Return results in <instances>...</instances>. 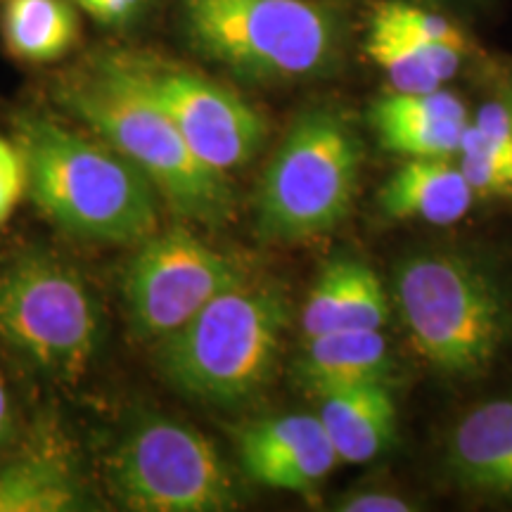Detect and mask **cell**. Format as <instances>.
<instances>
[{
    "mask_svg": "<svg viewBox=\"0 0 512 512\" xmlns=\"http://www.w3.org/2000/svg\"><path fill=\"white\" fill-rule=\"evenodd\" d=\"M503 100L508 102V107H510V114H512V79L508 81V86H505V91H503Z\"/></svg>",
    "mask_w": 512,
    "mask_h": 512,
    "instance_id": "83f0119b",
    "label": "cell"
},
{
    "mask_svg": "<svg viewBox=\"0 0 512 512\" xmlns=\"http://www.w3.org/2000/svg\"><path fill=\"white\" fill-rule=\"evenodd\" d=\"M366 50L370 60L387 74L394 91L399 93L437 91L453 79L432 53H427L411 38L384 29L380 24H370Z\"/></svg>",
    "mask_w": 512,
    "mask_h": 512,
    "instance_id": "d6986e66",
    "label": "cell"
},
{
    "mask_svg": "<svg viewBox=\"0 0 512 512\" xmlns=\"http://www.w3.org/2000/svg\"><path fill=\"white\" fill-rule=\"evenodd\" d=\"M12 432V406L8 389H5L3 380H0V446L5 444Z\"/></svg>",
    "mask_w": 512,
    "mask_h": 512,
    "instance_id": "4316f807",
    "label": "cell"
},
{
    "mask_svg": "<svg viewBox=\"0 0 512 512\" xmlns=\"http://www.w3.org/2000/svg\"><path fill=\"white\" fill-rule=\"evenodd\" d=\"M290 323L280 292L240 280L159 342L162 375L190 399L230 406L271 377Z\"/></svg>",
    "mask_w": 512,
    "mask_h": 512,
    "instance_id": "3957f363",
    "label": "cell"
},
{
    "mask_svg": "<svg viewBox=\"0 0 512 512\" xmlns=\"http://www.w3.org/2000/svg\"><path fill=\"white\" fill-rule=\"evenodd\" d=\"M389 373H392V354L380 330H349L306 337L302 358L297 363L299 380L316 396L356 384L387 382Z\"/></svg>",
    "mask_w": 512,
    "mask_h": 512,
    "instance_id": "2e32d148",
    "label": "cell"
},
{
    "mask_svg": "<svg viewBox=\"0 0 512 512\" xmlns=\"http://www.w3.org/2000/svg\"><path fill=\"white\" fill-rule=\"evenodd\" d=\"M318 418L344 463H368L396 439V401L387 382H368L328 392Z\"/></svg>",
    "mask_w": 512,
    "mask_h": 512,
    "instance_id": "5bb4252c",
    "label": "cell"
},
{
    "mask_svg": "<svg viewBox=\"0 0 512 512\" xmlns=\"http://www.w3.org/2000/svg\"><path fill=\"white\" fill-rule=\"evenodd\" d=\"M53 93L64 110L136 164L178 216L207 226L230 219L235 192L228 176L190 150L169 114L133 79L119 53L95 55L62 74Z\"/></svg>",
    "mask_w": 512,
    "mask_h": 512,
    "instance_id": "6da1fadb",
    "label": "cell"
},
{
    "mask_svg": "<svg viewBox=\"0 0 512 512\" xmlns=\"http://www.w3.org/2000/svg\"><path fill=\"white\" fill-rule=\"evenodd\" d=\"M240 463L268 489L311 494L339 463L318 415H278L256 420L238 434Z\"/></svg>",
    "mask_w": 512,
    "mask_h": 512,
    "instance_id": "8fae6325",
    "label": "cell"
},
{
    "mask_svg": "<svg viewBox=\"0 0 512 512\" xmlns=\"http://www.w3.org/2000/svg\"><path fill=\"white\" fill-rule=\"evenodd\" d=\"M102 29L126 31L143 19L147 0H69Z\"/></svg>",
    "mask_w": 512,
    "mask_h": 512,
    "instance_id": "603a6c76",
    "label": "cell"
},
{
    "mask_svg": "<svg viewBox=\"0 0 512 512\" xmlns=\"http://www.w3.org/2000/svg\"><path fill=\"white\" fill-rule=\"evenodd\" d=\"M448 465L470 489L512 496V399L486 401L458 422Z\"/></svg>",
    "mask_w": 512,
    "mask_h": 512,
    "instance_id": "9a60e30c",
    "label": "cell"
},
{
    "mask_svg": "<svg viewBox=\"0 0 512 512\" xmlns=\"http://www.w3.org/2000/svg\"><path fill=\"white\" fill-rule=\"evenodd\" d=\"M100 335V311L76 268L38 249L0 268V339L41 373L79 380Z\"/></svg>",
    "mask_w": 512,
    "mask_h": 512,
    "instance_id": "52a82bcc",
    "label": "cell"
},
{
    "mask_svg": "<svg viewBox=\"0 0 512 512\" xmlns=\"http://www.w3.org/2000/svg\"><path fill=\"white\" fill-rule=\"evenodd\" d=\"M382 147L406 157H456L467 121L370 119Z\"/></svg>",
    "mask_w": 512,
    "mask_h": 512,
    "instance_id": "44dd1931",
    "label": "cell"
},
{
    "mask_svg": "<svg viewBox=\"0 0 512 512\" xmlns=\"http://www.w3.org/2000/svg\"><path fill=\"white\" fill-rule=\"evenodd\" d=\"M3 38L10 55L29 64L67 57L81 38L79 15L69 0H8Z\"/></svg>",
    "mask_w": 512,
    "mask_h": 512,
    "instance_id": "e0dca14e",
    "label": "cell"
},
{
    "mask_svg": "<svg viewBox=\"0 0 512 512\" xmlns=\"http://www.w3.org/2000/svg\"><path fill=\"white\" fill-rule=\"evenodd\" d=\"M24 188H27V174H24L22 152L17 145L0 138V223L8 221Z\"/></svg>",
    "mask_w": 512,
    "mask_h": 512,
    "instance_id": "cb8c5ba5",
    "label": "cell"
},
{
    "mask_svg": "<svg viewBox=\"0 0 512 512\" xmlns=\"http://www.w3.org/2000/svg\"><path fill=\"white\" fill-rule=\"evenodd\" d=\"M472 124H475L498 150H503L505 155L512 157V114L508 102L503 98L486 102V105L479 107Z\"/></svg>",
    "mask_w": 512,
    "mask_h": 512,
    "instance_id": "d4e9b609",
    "label": "cell"
},
{
    "mask_svg": "<svg viewBox=\"0 0 512 512\" xmlns=\"http://www.w3.org/2000/svg\"><path fill=\"white\" fill-rule=\"evenodd\" d=\"M387 292L363 261L335 259L323 268L304 306V335L382 330L389 320Z\"/></svg>",
    "mask_w": 512,
    "mask_h": 512,
    "instance_id": "7c38bea8",
    "label": "cell"
},
{
    "mask_svg": "<svg viewBox=\"0 0 512 512\" xmlns=\"http://www.w3.org/2000/svg\"><path fill=\"white\" fill-rule=\"evenodd\" d=\"M472 202L475 192L451 157H411L377 192V204L389 219L432 226L458 223Z\"/></svg>",
    "mask_w": 512,
    "mask_h": 512,
    "instance_id": "4fadbf2b",
    "label": "cell"
},
{
    "mask_svg": "<svg viewBox=\"0 0 512 512\" xmlns=\"http://www.w3.org/2000/svg\"><path fill=\"white\" fill-rule=\"evenodd\" d=\"M79 503L74 479L50 460H27L0 470V512H64Z\"/></svg>",
    "mask_w": 512,
    "mask_h": 512,
    "instance_id": "ac0fdd59",
    "label": "cell"
},
{
    "mask_svg": "<svg viewBox=\"0 0 512 512\" xmlns=\"http://www.w3.org/2000/svg\"><path fill=\"white\" fill-rule=\"evenodd\" d=\"M456 162L475 197L510 195L512 192V157L498 150L472 121H467L463 131Z\"/></svg>",
    "mask_w": 512,
    "mask_h": 512,
    "instance_id": "7402d4cb",
    "label": "cell"
},
{
    "mask_svg": "<svg viewBox=\"0 0 512 512\" xmlns=\"http://www.w3.org/2000/svg\"><path fill=\"white\" fill-rule=\"evenodd\" d=\"M370 24H380L384 29H392L396 34L411 38L432 53L444 64L451 76L458 74L463 64L467 41L451 19L430 12L420 5L406 3V0H382L375 5Z\"/></svg>",
    "mask_w": 512,
    "mask_h": 512,
    "instance_id": "ffe728a7",
    "label": "cell"
},
{
    "mask_svg": "<svg viewBox=\"0 0 512 512\" xmlns=\"http://www.w3.org/2000/svg\"><path fill=\"white\" fill-rule=\"evenodd\" d=\"M124 67L174 121L190 150L211 169H240L259 155L266 121L245 98L181 64L119 53Z\"/></svg>",
    "mask_w": 512,
    "mask_h": 512,
    "instance_id": "30bf717a",
    "label": "cell"
},
{
    "mask_svg": "<svg viewBox=\"0 0 512 512\" xmlns=\"http://www.w3.org/2000/svg\"><path fill=\"white\" fill-rule=\"evenodd\" d=\"M197 53L242 79L299 81L335 64L342 29L316 0H181Z\"/></svg>",
    "mask_w": 512,
    "mask_h": 512,
    "instance_id": "5b68a950",
    "label": "cell"
},
{
    "mask_svg": "<svg viewBox=\"0 0 512 512\" xmlns=\"http://www.w3.org/2000/svg\"><path fill=\"white\" fill-rule=\"evenodd\" d=\"M361 162L363 145L342 114H299L256 192L259 238L299 242L337 228L354 204Z\"/></svg>",
    "mask_w": 512,
    "mask_h": 512,
    "instance_id": "8992f818",
    "label": "cell"
},
{
    "mask_svg": "<svg viewBox=\"0 0 512 512\" xmlns=\"http://www.w3.org/2000/svg\"><path fill=\"white\" fill-rule=\"evenodd\" d=\"M337 510L342 512H411L415 510L401 496L392 494H354L339 501Z\"/></svg>",
    "mask_w": 512,
    "mask_h": 512,
    "instance_id": "484cf974",
    "label": "cell"
},
{
    "mask_svg": "<svg viewBox=\"0 0 512 512\" xmlns=\"http://www.w3.org/2000/svg\"><path fill=\"white\" fill-rule=\"evenodd\" d=\"M242 273L190 230L174 226L143 240L124 278L128 323L140 339L162 342Z\"/></svg>",
    "mask_w": 512,
    "mask_h": 512,
    "instance_id": "9c48e42d",
    "label": "cell"
},
{
    "mask_svg": "<svg viewBox=\"0 0 512 512\" xmlns=\"http://www.w3.org/2000/svg\"><path fill=\"white\" fill-rule=\"evenodd\" d=\"M110 489L128 510L221 512L238 491L214 444L183 422L150 418L110 460Z\"/></svg>",
    "mask_w": 512,
    "mask_h": 512,
    "instance_id": "ba28073f",
    "label": "cell"
},
{
    "mask_svg": "<svg viewBox=\"0 0 512 512\" xmlns=\"http://www.w3.org/2000/svg\"><path fill=\"white\" fill-rule=\"evenodd\" d=\"M27 190L55 226L107 245L143 242L159 228V192L136 164L43 114L15 117Z\"/></svg>",
    "mask_w": 512,
    "mask_h": 512,
    "instance_id": "7a4b0ae2",
    "label": "cell"
},
{
    "mask_svg": "<svg viewBox=\"0 0 512 512\" xmlns=\"http://www.w3.org/2000/svg\"><path fill=\"white\" fill-rule=\"evenodd\" d=\"M396 302L413 349L439 373H484L510 332V304L477 261L456 252H418L394 275Z\"/></svg>",
    "mask_w": 512,
    "mask_h": 512,
    "instance_id": "277c9868",
    "label": "cell"
}]
</instances>
